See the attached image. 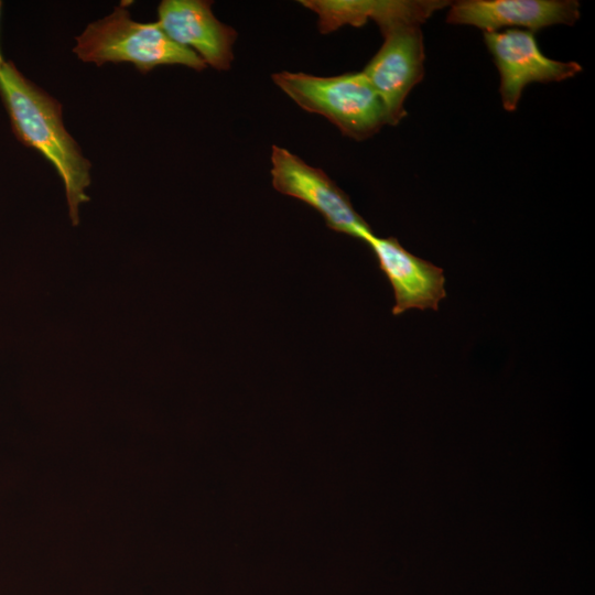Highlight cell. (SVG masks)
Here are the masks:
<instances>
[{
    "label": "cell",
    "instance_id": "6da1fadb",
    "mask_svg": "<svg viewBox=\"0 0 595 595\" xmlns=\"http://www.w3.org/2000/svg\"><path fill=\"white\" fill-rule=\"evenodd\" d=\"M0 97L12 132L25 147L37 150L61 177L68 215L79 223V206L89 201L91 163L64 126L62 104L25 77L11 61L0 67Z\"/></svg>",
    "mask_w": 595,
    "mask_h": 595
},
{
    "label": "cell",
    "instance_id": "7a4b0ae2",
    "mask_svg": "<svg viewBox=\"0 0 595 595\" xmlns=\"http://www.w3.org/2000/svg\"><path fill=\"white\" fill-rule=\"evenodd\" d=\"M129 3L121 1L75 37L73 52L80 61L96 66L128 62L142 74L162 65H183L198 72L207 67L194 51L172 41L158 22L132 20Z\"/></svg>",
    "mask_w": 595,
    "mask_h": 595
},
{
    "label": "cell",
    "instance_id": "3957f363",
    "mask_svg": "<svg viewBox=\"0 0 595 595\" xmlns=\"http://www.w3.org/2000/svg\"><path fill=\"white\" fill-rule=\"evenodd\" d=\"M271 78L298 106L325 117L348 138L368 139L387 125L385 107L363 72L327 77L280 72Z\"/></svg>",
    "mask_w": 595,
    "mask_h": 595
},
{
    "label": "cell",
    "instance_id": "277c9868",
    "mask_svg": "<svg viewBox=\"0 0 595 595\" xmlns=\"http://www.w3.org/2000/svg\"><path fill=\"white\" fill-rule=\"evenodd\" d=\"M272 186L281 194L294 197L318 212L328 228L366 240L372 232L367 221L355 210L349 197L321 169L305 163L289 150L271 148Z\"/></svg>",
    "mask_w": 595,
    "mask_h": 595
},
{
    "label": "cell",
    "instance_id": "5b68a950",
    "mask_svg": "<svg viewBox=\"0 0 595 595\" xmlns=\"http://www.w3.org/2000/svg\"><path fill=\"white\" fill-rule=\"evenodd\" d=\"M484 42L500 77L499 94L505 110L515 111L526 86L562 82L582 72L577 62L545 56L531 31L506 29L484 32Z\"/></svg>",
    "mask_w": 595,
    "mask_h": 595
},
{
    "label": "cell",
    "instance_id": "8992f818",
    "mask_svg": "<svg viewBox=\"0 0 595 595\" xmlns=\"http://www.w3.org/2000/svg\"><path fill=\"white\" fill-rule=\"evenodd\" d=\"M383 43L363 73L379 96L387 125H398L407 115L404 101L424 77L423 35L418 24H403L383 32Z\"/></svg>",
    "mask_w": 595,
    "mask_h": 595
},
{
    "label": "cell",
    "instance_id": "52a82bcc",
    "mask_svg": "<svg viewBox=\"0 0 595 595\" xmlns=\"http://www.w3.org/2000/svg\"><path fill=\"white\" fill-rule=\"evenodd\" d=\"M212 1L163 0L158 7V24L175 43L194 51L207 66L230 68L237 32L220 22Z\"/></svg>",
    "mask_w": 595,
    "mask_h": 595
},
{
    "label": "cell",
    "instance_id": "ba28073f",
    "mask_svg": "<svg viewBox=\"0 0 595 595\" xmlns=\"http://www.w3.org/2000/svg\"><path fill=\"white\" fill-rule=\"evenodd\" d=\"M580 7L575 0H461L451 4L446 21L484 32L520 28L534 33L555 24L573 25Z\"/></svg>",
    "mask_w": 595,
    "mask_h": 595
},
{
    "label": "cell",
    "instance_id": "9c48e42d",
    "mask_svg": "<svg viewBox=\"0 0 595 595\" xmlns=\"http://www.w3.org/2000/svg\"><path fill=\"white\" fill-rule=\"evenodd\" d=\"M364 242L392 286L393 315L410 309H439L440 301L446 296L443 269L412 255L394 237L380 238L371 234Z\"/></svg>",
    "mask_w": 595,
    "mask_h": 595
},
{
    "label": "cell",
    "instance_id": "30bf717a",
    "mask_svg": "<svg viewBox=\"0 0 595 595\" xmlns=\"http://www.w3.org/2000/svg\"><path fill=\"white\" fill-rule=\"evenodd\" d=\"M302 6L318 17L321 33L334 32L340 26H361L372 20L381 32L402 24L421 25L447 1L404 0H301Z\"/></svg>",
    "mask_w": 595,
    "mask_h": 595
},
{
    "label": "cell",
    "instance_id": "8fae6325",
    "mask_svg": "<svg viewBox=\"0 0 595 595\" xmlns=\"http://www.w3.org/2000/svg\"><path fill=\"white\" fill-rule=\"evenodd\" d=\"M1 10H2V2L0 1V18H1ZM4 58L2 56V53H1V50H0V67L3 65L4 63Z\"/></svg>",
    "mask_w": 595,
    "mask_h": 595
}]
</instances>
